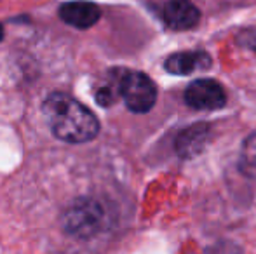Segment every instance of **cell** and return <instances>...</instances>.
Returning a JSON list of instances; mask_svg holds the SVG:
<instances>
[{
	"instance_id": "obj_1",
	"label": "cell",
	"mask_w": 256,
	"mask_h": 254,
	"mask_svg": "<svg viewBox=\"0 0 256 254\" xmlns=\"http://www.w3.org/2000/svg\"><path fill=\"white\" fill-rule=\"evenodd\" d=\"M44 119L58 139L64 143H88L100 132L94 113L64 92H52L42 105Z\"/></svg>"
},
{
	"instance_id": "obj_2",
	"label": "cell",
	"mask_w": 256,
	"mask_h": 254,
	"mask_svg": "<svg viewBox=\"0 0 256 254\" xmlns=\"http://www.w3.org/2000/svg\"><path fill=\"white\" fill-rule=\"evenodd\" d=\"M106 213L94 199H77L61 216V227L68 235L77 239H91L104 227Z\"/></svg>"
},
{
	"instance_id": "obj_8",
	"label": "cell",
	"mask_w": 256,
	"mask_h": 254,
	"mask_svg": "<svg viewBox=\"0 0 256 254\" xmlns=\"http://www.w3.org/2000/svg\"><path fill=\"white\" fill-rule=\"evenodd\" d=\"M211 56L206 51H182L171 54L164 63V68L172 75H192L211 68Z\"/></svg>"
},
{
	"instance_id": "obj_10",
	"label": "cell",
	"mask_w": 256,
	"mask_h": 254,
	"mask_svg": "<svg viewBox=\"0 0 256 254\" xmlns=\"http://www.w3.org/2000/svg\"><path fill=\"white\" fill-rule=\"evenodd\" d=\"M239 44L242 45V47L250 49V51L256 52V26L254 28H248V30H244L242 33L239 35Z\"/></svg>"
},
{
	"instance_id": "obj_11",
	"label": "cell",
	"mask_w": 256,
	"mask_h": 254,
	"mask_svg": "<svg viewBox=\"0 0 256 254\" xmlns=\"http://www.w3.org/2000/svg\"><path fill=\"white\" fill-rule=\"evenodd\" d=\"M2 38H4V28L0 26V42H2Z\"/></svg>"
},
{
	"instance_id": "obj_6",
	"label": "cell",
	"mask_w": 256,
	"mask_h": 254,
	"mask_svg": "<svg viewBox=\"0 0 256 254\" xmlns=\"http://www.w3.org/2000/svg\"><path fill=\"white\" fill-rule=\"evenodd\" d=\"M211 129L209 124L197 122L190 127H185L174 139V150L182 159H194L206 148L209 141Z\"/></svg>"
},
{
	"instance_id": "obj_7",
	"label": "cell",
	"mask_w": 256,
	"mask_h": 254,
	"mask_svg": "<svg viewBox=\"0 0 256 254\" xmlns=\"http://www.w3.org/2000/svg\"><path fill=\"white\" fill-rule=\"evenodd\" d=\"M60 17L66 24L78 30H88L94 26L102 17V10L96 3L77 0V2H66L60 7Z\"/></svg>"
},
{
	"instance_id": "obj_3",
	"label": "cell",
	"mask_w": 256,
	"mask_h": 254,
	"mask_svg": "<svg viewBox=\"0 0 256 254\" xmlns=\"http://www.w3.org/2000/svg\"><path fill=\"white\" fill-rule=\"evenodd\" d=\"M118 96H122L126 106L134 113H146L157 101V87L154 80L142 71H122L117 73Z\"/></svg>"
},
{
	"instance_id": "obj_5",
	"label": "cell",
	"mask_w": 256,
	"mask_h": 254,
	"mask_svg": "<svg viewBox=\"0 0 256 254\" xmlns=\"http://www.w3.org/2000/svg\"><path fill=\"white\" fill-rule=\"evenodd\" d=\"M162 19L174 31L192 30L199 24L200 10L190 0H169L162 9Z\"/></svg>"
},
{
	"instance_id": "obj_4",
	"label": "cell",
	"mask_w": 256,
	"mask_h": 254,
	"mask_svg": "<svg viewBox=\"0 0 256 254\" xmlns=\"http://www.w3.org/2000/svg\"><path fill=\"white\" fill-rule=\"evenodd\" d=\"M185 101L196 110H220L226 105V92L223 85L212 78H197L186 87Z\"/></svg>"
},
{
	"instance_id": "obj_9",
	"label": "cell",
	"mask_w": 256,
	"mask_h": 254,
	"mask_svg": "<svg viewBox=\"0 0 256 254\" xmlns=\"http://www.w3.org/2000/svg\"><path fill=\"white\" fill-rule=\"evenodd\" d=\"M239 167L242 174H246L251 180H256V131L244 139L242 148H240Z\"/></svg>"
}]
</instances>
